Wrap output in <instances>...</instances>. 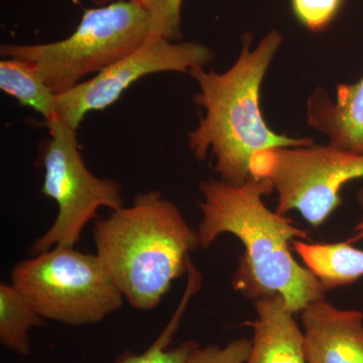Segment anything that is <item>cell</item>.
<instances>
[{
    "label": "cell",
    "mask_w": 363,
    "mask_h": 363,
    "mask_svg": "<svg viewBox=\"0 0 363 363\" xmlns=\"http://www.w3.org/2000/svg\"><path fill=\"white\" fill-rule=\"evenodd\" d=\"M344 0H291L296 20L312 33L326 30L337 18Z\"/></svg>",
    "instance_id": "17"
},
{
    "label": "cell",
    "mask_w": 363,
    "mask_h": 363,
    "mask_svg": "<svg viewBox=\"0 0 363 363\" xmlns=\"http://www.w3.org/2000/svg\"><path fill=\"white\" fill-rule=\"evenodd\" d=\"M152 20V38L180 42L183 0H138Z\"/></svg>",
    "instance_id": "16"
},
{
    "label": "cell",
    "mask_w": 363,
    "mask_h": 363,
    "mask_svg": "<svg viewBox=\"0 0 363 363\" xmlns=\"http://www.w3.org/2000/svg\"><path fill=\"white\" fill-rule=\"evenodd\" d=\"M89 1L91 4H94L95 6H102L112 4V2L117 1V0H89ZM131 1H138V0H131Z\"/></svg>",
    "instance_id": "20"
},
{
    "label": "cell",
    "mask_w": 363,
    "mask_h": 363,
    "mask_svg": "<svg viewBox=\"0 0 363 363\" xmlns=\"http://www.w3.org/2000/svg\"><path fill=\"white\" fill-rule=\"evenodd\" d=\"M150 38L152 20L140 1L117 0L86 9L66 39L47 44H4L0 55L33 64L58 95L80 84L86 76L113 65Z\"/></svg>",
    "instance_id": "4"
},
{
    "label": "cell",
    "mask_w": 363,
    "mask_h": 363,
    "mask_svg": "<svg viewBox=\"0 0 363 363\" xmlns=\"http://www.w3.org/2000/svg\"><path fill=\"white\" fill-rule=\"evenodd\" d=\"M283 40L279 30H271L252 51L247 35L240 57L228 70L217 73L197 67L189 72L199 87L195 104L205 111L197 128L189 133V147L198 161L211 152L215 172L226 183L241 185L252 179L250 161L262 150L314 145L312 138L274 133L260 109L262 84Z\"/></svg>",
    "instance_id": "2"
},
{
    "label": "cell",
    "mask_w": 363,
    "mask_h": 363,
    "mask_svg": "<svg viewBox=\"0 0 363 363\" xmlns=\"http://www.w3.org/2000/svg\"><path fill=\"white\" fill-rule=\"evenodd\" d=\"M45 123L51 138L43 156L42 193L57 203L58 214L51 227L33 243L32 255L55 247H75L100 208L116 211L123 207L121 183L93 175L86 166L77 130L57 116Z\"/></svg>",
    "instance_id": "7"
},
{
    "label": "cell",
    "mask_w": 363,
    "mask_h": 363,
    "mask_svg": "<svg viewBox=\"0 0 363 363\" xmlns=\"http://www.w3.org/2000/svg\"><path fill=\"white\" fill-rule=\"evenodd\" d=\"M298 257L327 291L355 283L363 277V250L350 241L307 243L293 241Z\"/></svg>",
    "instance_id": "12"
},
{
    "label": "cell",
    "mask_w": 363,
    "mask_h": 363,
    "mask_svg": "<svg viewBox=\"0 0 363 363\" xmlns=\"http://www.w3.org/2000/svg\"><path fill=\"white\" fill-rule=\"evenodd\" d=\"M32 303L13 285L0 284V342L9 350L28 357L32 351L30 332L45 324Z\"/></svg>",
    "instance_id": "14"
},
{
    "label": "cell",
    "mask_w": 363,
    "mask_h": 363,
    "mask_svg": "<svg viewBox=\"0 0 363 363\" xmlns=\"http://www.w3.org/2000/svg\"><path fill=\"white\" fill-rule=\"evenodd\" d=\"M11 284L44 319L70 326L99 323L123 305L97 255L75 247H55L21 260Z\"/></svg>",
    "instance_id": "5"
},
{
    "label": "cell",
    "mask_w": 363,
    "mask_h": 363,
    "mask_svg": "<svg viewBox=\"0 0 363 363\" xmlns=\"http://www.w3.org/2000/svg\"><path fill=\"white\" fill-rule=\"evenodd\" d=\"M252 178L267 180L278 194L276 212L298 211L308 223L323 224L341 204V189L363 178V154L331 145L262 150L250 164Z\"/></svg>",
    "instance_id": "6"
},
{
    "label": "cell",
    "mask_w": 363,
    "mask_h": 363,
    "mask_svg": "<svg viewBox=\"0 0 363 363\" xmlns=\"http://www.w3.org/2000/svg\"><path fill=\"white\" fill-rule=\"evenodd\" d=\"M212 59L211 50L199 43L150 38L90 80L57 95L56 116L77 130L88 113L111 106L124 91L145 76L167 72L189 73L206 66Z\"/></svg>",
    "instance_id": "8"
},
{
    "label": "cell",
    "mask_w": 363,
    "mask_h": 363,
    "mask_svg": "<svg viewBox=\"0 0 363 363\" xmlns=\"http://www.w3.org/2000/svg\"><path fill=\"white\" fill-rule=\"evenodd\" d=\"M200 191V247H209L224 233L233 234L245 245L233 279L235 290L257 300L281 296L295 314L325 298L326 289L291 252V243L307 240V233L264 204V196L274 192L269 181L252 178L233 185L209 180L201 183Z\"/></svg>",
    "instance_id": "1"
},
{
    "label": "cell",
    "mask_w": 363,
    "mask_h": 363,
    "mask_svg": "<svg viewBox=\"0 0 363 363\" xmlns=\"http://www.w3.org/2000/svg\"><path fill=\"white\" fill-rule=\"evenodd\" d=\"M357 201L359 203L360 208H362V218L353 229V235L348 240L350 242H357V241L363 240V188L358 192Z\"/></svg>",
    "instance_id": "19"
},
{
    "label": "cell",
    "mask_w": 363,
    "mask_h": 363,
    "mask_svg": "<svg viewBox=\"0 0 363 363\" xmlns=\"http://www.w3.org/2000/svg\"><path fill=\"white\" fill-rule=\"evenodd\" d=\"M189 272L188 289L186 290L181 305L167 325L164 331L160 334L159 337L147 348L145 352L138 354L133 351H124L123 354L116 358L114 363H187L196 348L199 347V343L194 340L186 341L173 350H169V343L174 334L176 333L180 324L181 318L185 311L189 298L200 285V276L194 266L190 267Z\"/></svg>",
    "instance_id": "15"
},
{
    "label": "cell",
    "mask_w": 363,
    "mask_h": 363,
    "mask_svg": "<svg viewBox=\"0 0 363 363\" xmlns=\"http://www.w3.org/2000/svg\"><path fill=\"white\" fill-rule=\"evenodd\" d=\"M93 240L105 271L138 311L161 304L200 247L197 231L159 191L136 196L130 206L95 222Z\"/></svg>",
    "instance_id": "3"
},
{
    "label": "cell",
    "mask_w": 363,
    "mask_h": 363,
    "mask_svg": "<svg viewBox=\"0 0 363 363\" xmlns=\"http://www.w3.org/2000/svg\"><path fill=\"white\" fill-rule=\"evenodd\" d=\"M0 89L44 117L45 123L56 116L57 94L48 86L37 67L26 60L0 61Z\"/></svg>",
    "instance_id": "13"
},
{
    "label": "cell",
    "mask_w": 363,
    "mask_h": 363,
    "mask_svg": "<svg viewBox=\"0 0 363 363\" xmlns=\"http://www.w3.org/2000/svg\"><path fill=\"white\" fill-rule=\"evenodd\" d=\"M252 350V341L240 339L224 347L212 345L197 347L187 363H245Z\"/></svg>",
    "instance_id": "18"
},
{
    "label": "cell",
    "mask_w": 363,
    "mask_h": 363,
    "mask_svg": "<svg viewBox=\"0 0 363 363\" xmlns=\"http://www.w3.org/2000/svg\"><path fill=\"white\" fill-rule=\"evenodd\" d=\"M308 363H363V313L318 300L301 311Z\"/></svg>",
    "instance_id": "9"
},
{
    "label": "cell",
    "mask_w": 363,
    "mask_h": 363,
    "mask_svg": "<svg viewBox=\"0 0 363 363\" xmlns=\"http://www.w3.org/2000/svg\"><path fill=\"white\" fill-rule=\"evenodd\" d=\"M255 310L252 350L245 363H308L304 333L285 300L279 295L259 298Z\"/></svg>",
    "instance_id": "11"
},
{
    "label": "cell",
    "mask_w": 363,
    "mask_h": 363,
    "mask_svg": "<svg viewBox=\"0 0 363 363\" xmlns=\"http://www.w3.org/2000/svg\"><path fill=\"white\" fill-rule=\"evenodd\" d=\"M307 123L326 135L329 145L363 154V76L337 85L335 99L318 88L308 99Z\"/></svg>",
    "instance_id": "10"
}]
</instances>
